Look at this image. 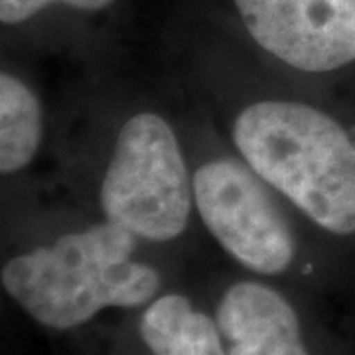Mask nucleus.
I'll return each mask as SVG.
<instances>
[{"mask_svg":"<svg viewBox=\"0 0 355 355\" xmlns=\"http://www.w3.org/2000/svg\"><path fill=\"white\" fill-rule=\"evenodd\" d=\"M233 140L245 162L320 227L355 233V144L331 116L302 103H254L237 116Z\"/></svg>","mask_w":355,"mask_h":355,"instance_id":"1","label":"nucleus"},{"mask_svg":"<svg viewBox=\"0 0 355 355\" xmlns=\"http://www.w3.org/2000/svg\"><path fill=\"white\" fill-rule=\"evenodd\" d=\"M137 235L111 221L18 254L2 268V286L36 322L69 330L103 308H137L160 288L158 272L135 263Z\"/></svg>","mask_w":355,"mask_h":355,"instance_id":"2","label":"nucleus"},{"mask_svg":"<svg viewBox=\"0 0 355 355\" xmlns=\"http://www.w3.org/2000/svg\"><path fill=\"white\" fill-rule=\"evenodd\" d=\"M191 188L176 135L164 119L153 113L128 119L103 178L107 219L142 239L170 241L188 225Z\"/></svg>","mask_w":355,"mask_h":355,"instance_id":"3","label":"nucleus"},{"mask_svg":"<svg viewBox=\"0 0 355 355\" xmlns=\"http://www.w3.org/2000/svg\"><path fill=\"white\" fill-rule=\"evenodd\" d=\"M193 200L209 233L241 265L261 275L291 265L288 219L251 166L233 158L207 162L193 176Z\"/></svg>","mask_w":355,"mask_h":355,"instance_id":"4","label":"nucleus"},{"mask_svg":"<svg viewBox=\"0 0 355 355\" xmlns=\"http://www.w3.org/2000/svg\"><path fill=\"white\" fill-rule=\"evenodd\" d=\"M254 42L302 71L355 62V0H235Z\"/></svg>","mask_w":355,"mask_h":355,"instance_id":"5","label":"nucleus"},{"mask_svg":"<svg viewBox=\"0 0 355 355\" xmlns=\"http://www.w3.org/2000/svg\"><path fill=\"white\" fill-rule=\"evenodd\" d=\"M216 322L227 355H308L294 308L265 284H233Z\"/></svg>","mask_w":355,"mask_h":355,"instance_id":"6","label":"nucleus"},{"mask_svg":"<svg viewBox=\"0 0 355 355\" xmlns=\"http://www.w3.org/2000/svg\"><path fill=\"white\" fill-rule=\"evenodd\" d=\"M140 338L153 355H227L217 322L182 294H166L146 308Z\"/></svg>","mask_w":355,"mask_h":355,"instance_id":"7","label":"nucleus"},{"mask_svg":"<svg viewBox=\"0 0 355 355\" xmlns=\"http://www.w3.org/2000/svg\"><path fill=\"white\" fill-rule=\"evenodd\" d=\"M42 140V111L30 87L10 73L0 76V168H24Z\"/></svg>","mask_w":355,"mask_h":355,"instance_id":"8","label":"nucleus"},{"mask_svg":"<svg viewBox=\"0 0 355 355\" xmlns=\"http://www.w3.org/2000/svg\"><path fill=\"white\" fill-rule=\"evenodd\" d=\"M113 0H0V20L4 24H18L44 10L50 4H65L77 10H103Z\"/></svg>","mask_w":355,"mask_h":355,"instance_id":"9","label":"nucleus"}]
</instances>
